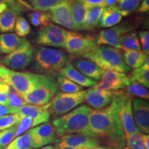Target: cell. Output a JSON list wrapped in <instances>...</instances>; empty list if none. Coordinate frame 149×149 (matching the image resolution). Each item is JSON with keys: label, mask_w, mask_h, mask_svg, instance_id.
<instances>
[{"label": "cell", "mask_w": 149, "mask_h": 149, "mask_svg": "<svg viewBox=\"0 0 149 149\" xmlns=\"http://www.w3.org/2000/svg\"><path fill=\"white\" fill-rule=\"evenodd\" d=\"M104 8H105L98 6L87 8L84 22L83 31H93L100 26V19Z\"/></svg>", "instance_id": "obj_24"}, {"label": "cell", "mask_w": 149, "mask_h": 149, "mask_svg": "<svg viewBox=\"0 0 149 149\" xmlns=\"http://www.w3.org/2000/svg\"><path fill=\"white\" fill-rule=\"evenodd\" d=\"M70 62L78 71L93 80L101 79L102 76L105 72L90 59L83 57H74L71 59Z\"/></svg>", "instance_id": "obj_20"}, {"label": "cell", "mask_w": 149, "mask_h": 149, "mask_svg": "<svg viewBox=\"0 0 149 149\" xmlns=\"http://www.w3.org/2000/svg\"><path fill=\"white\" fill-rule=\"evenodd\" d=\"M7 97L8 100V107L11 109L17 110L18 108L26 105V102L24 100L22 97L18 94L13 88H10L8 93H6Z\"/></svg>", "instance_id": "obj_37"}, {"label": "cell", "mask_w": 149, "mask_h": 149, "mask_svg": "<svg viewBox=\"0 0 149 149\" xmlns=\"http://www.w3.org/2000/svg\"><path fill=\"white\" fill-rule=\"evenodd\" d=\"M22 115L19 113L6 115L0 117V131L16 126L21 119Z\"/></svg>", "instance_id": "obj_38"}, {"label": "cell", "mask_w": 149, "mask_h": 149, "mask_svg": "<svg viewBox=\"0 0 149 149\" xmlns=\"http://www.w3.org/2000/svg\"><path fill=\"white\" fill-rule=\"evenodd\" d=\"M86 10L87 7L82 0H73L71 2V15L75 31H83Z\"/></svg>", "instance_id": "obj_25"}, {"label": "cell", "mask_w": 149, "mask_h": 149, "mask_svg": "<svg viewBox=\"0 0 149 149\" xmlns=\"http://www.w3.org/2000/svg\"><path fill=\"white\" fill-rule=\"evenodd\" d=\"M97 46L95 38L89 35H81L73 31L67 32L65 50L71 55L70 59L83 57Z\"/></svg>", "instance_id": "obj_10"}, {"label": "cell", "mask_w": 149, "mask_h": 149, "mask_svg": "<svg viewBox=\"0 0 149 149\" xmlns=\"http://www.w3.org/2000/svg\"><path fill=\"white\" fill-rule=\"evenodd\" d=\"M120 49L140 50L141 46L139 44L137 33L130 32L124 35L119 41Z\"/></svg>", "instance_id": "obj_30"}, {"label": "cell", "mask_w": 149, "mask_h": 149, "mask_svg": "<svg viewBox=\"0 0 149 149\" xmlns=\"http://www.w3.org/2000/svg\"><path fill=\"white\" fill-rule=\"evenodd\" d=\"M126 88V91L125 92L131 97H137L140 99L148 100L149 93L148 89L137 81H130Z\"/></svg>", "instance_id": "obj_32"}, {"label": "cell", "mask_w": 149, "mask_h": 149, "mask_svg": "<svg viewBox=\"0 0 149 149\" xmlns=\"http://www.w3.org/2000/svg\"><path fill=\"white\" fill-rule=\"evenodd\" d=\"M31 69L37 74L55 77L70 61V57L61 49L39 46L34 49ZM31 61V62H32Z\"/></svg>", "instance_id": "obj_3"}, {"label": "cell", "mask_w": 149, "mask_h": 149, "mask_svg": "<svg viewBox=\"0 0 149 149\" xmlns=\"http://www.w3.org/2000/svg\"><path fill=\"white\" fill-rule=\"evenodd\" d=\"M83 57L88 58L103 70L128 73L130 68L126 66L122 52L119 48L107 45H100L95 47Z\"/></svg>", "instance_id": "obj_4"}, {"label": "cell", "mask_w": 149, "mask_h": 149, "mask_svg": "<svg viewBox=\"0 0 149 149\" xmlns=\"http://www.w3.org/2000/svg\"><path fill=\"white\" fill-rule=\"evenodd\" d=\"M139 38L142 48L143 53L146 56L149 55V33L144 31L139 33Z\"/></svg>", "instance_id": "obj_42"}, {"label": "cell", "mask_w": 149, "mask_h": 149, "mask_svg": "<svg viewBox=\"0 0 149 149\" xmlns=\"http://www.w3.org/2000/svg\"><path fill=\"white\" fill-rule=\"evenodd\" d=\"M89 137L97 139L113 149L126 146V137L115 103L91 111L88 120Z\"/></svg>", "instance_id": "obj_1"}, {"label": "cell", "mask_w": 149, "mask_h": 149, "mask_svg": "<svg viewBox=\"0 0 149 149\" xmlns=\"http://www.w3.org/2000/svg\"><path fill=\"white\" fill-rule=\"evenodd\" d=\"M56 82L62 93H72L83 91V87L76 84L67 78L57 74L56 76Z\"/></svg>", "instance_id": "obj_31"}, {"label": "cell", "mask_w": 149, "mask_h": 149, "mask_svg": "<svg viewBox=\"0 0 149 149\" xmlns=\"http://www.w3.org/2000/svg\"><path fill=\"white\" fill-rule=\"evenodd\" d=\"M138 26L135 22L126 21L100 31L95 38L97 45H107L120 49L119 41L123 35L133 31Z\"/></svg>", "instance_id": "obj_11"}, {"label": "cell", "mask_w": 149, "mask_h": 149, "mask_svg": "<svg viewBox=\"0 0 149 149\" xmlns=\"http://www.w3.org/2000/svg\"><path fill=\"white\" fill-rule=\"evenodd\" d=\"M31 144V138L29 131L15 138L5 149H26L30 148Z\"/></svg>", "instance_id": "obj_34"}, {"label": "cell", "mask_w": 149, "mask_h": 149, "mask_svg": "<svg viewBox=\"0 0 149 149\" xmlns=\"http://www.w3.org/2000/svg\"><path fill=\"white\" fill-rule=\"evenodd\" d=\"M30 22L35 27L45 26L51 22L49 15L48 13L35 11L27 15Z\"/></svg>", "instance_id": "obj_33"}, {"label": "cell", "mask_w": 149, "mask_h": 149, "mask_svg": "<svg viewBox=\"0 0 149 149\" xmlns=\"http://www.w3.org/2000/svg\"><path fill=\"white\" fill-rule=\"evenodd\" d=\"M15 31L17 36L24 37L29 35L31 31V28L29 22L24 17L20 15L17 17L15 21Z\"/></svg>", "instance_id": "obj_36"}, {"label": "cell", "mask_w": 149, "mask_h": 149, "mask_svg": "<svg viewBox=\"0 0 149 149\" xmlns=\"http://www.w3.org/2000/svg\"><path fill=\"white\" fill-rule=\"evenodd\" d=\"M51 21L67 29L75 31L71 15V2L69 0H61L58 4L48 12Z\"/></svg>", "instance_id": "obj_14"}, {"label": "cell", "mask_w": 149, "mask_h": 149, "mask_svg": "<svg viewBox=\"0 0 149 149\" xmlns=\"http://www.w3.org/2000/svg\"><path fill=\"white\" fill-rule=\"evenodd\" d=\"M142 140H143V143H144L146 149H149V144H148L149 143V136H148V135L143 134Z\"/></svg>", "instance_id": "obj_48"}, {"label": "cell", "mask_w": 149, "mask_h": 149, "mask_svg": "<svg viewBox=\"0 0 149 149\" xmlns=\"http://www.w3.org/2000/svg\"><path fill=\"white\" fill-rule=\"evenodd\" d=\"M132 97L125 91L121 90L113 102L115 103L119 119L125 134L126 138L139 132L134 122L132 110Z\"/></svg>", "instance_id": "obj_8"}, {"label": "cell", "mask_w": 149, "mask_h": 149, "mask_svg": "<svg viewBox=\"0 0 149 149\" xmlns=\"http://www.w3.org/2000/svg\"><path fill=\"white\" fill-rule=\"evenodd\" d=\"M136 10L139 13H148L149 10V0H143Z\"/></svg>", "instance_id": "obj_45"}, {"label": "cell", "mask_w": 149, "mask_h": 149, "mask_svg": "<svg viewBox=\"0 0 149 149\" xmlns=\"http://www.w3.org/2000/svg\"><path fill=\"white\" fill-rule=\"evenodd\" d=\"M29 9L32 10L27 3L22 0H17L14 5L0 15V33H7L13 31L17 17L20 16L23 11Z\"/></svg>", "instance_id": "obj_15"}, {"label": "cell", "mask_w": 149, "mask_h": 149, "mask_svg": "<svg viewBox=\"0 0 149 149\" xmlns=\"http://www.w3.org/2000/svg\"><path fill=\"white\" fill-rule=\"evenodd\" d=\"M39 74L11 70L0 65V82L8 85L22 97L31 90Z\"/></svg>", "instance_id": "obj_6"}, {"label": "cell", "mask_w": 149, "mask_h": 149, "mask_svg": "<svg viewBox=\"0 0 149 149\" xmlns=\"http://www.w3.org/2000/svg\"><path fill=\"white\" fill-rule=\"evenodd\" d=\"M69 1H70V2H72V1H73V0H69Z\"/></svg>", "instance_id": "obj_56"}, {"label": "cell", "mask_w": 149, "mask_h": 149, "mask_svg": "<svg viewBox=\"0 0 149 149\" xmlns=\"http://www.w3.org/2000/svg\"><path fill=\"white\" fill-rule=\"evenodd\" d=\"M26 38L20 37L15 33L0 35V53L9 54L19 47Z\"/></svg>", "instance_id": "obj_23"}, {"label": "cell", "mask_w": 149, "mask_h": 149, "mask_svg": "<svg viewBox=\"0 0 149 149\" xmlns=\"http://www.w3.org/2000/svg\"><path fill=\"white\" fill-rule=\"evenodd\" d=\"M120 91H99L93 86L86 91L85 102L93 109H104L108 107L118 95Z\"/></svg>", "instance_id": "obj_18"}, {"label": "cell", "mask_w": 149, "mask_h": 149, "mask_svg": "<svg viewBox=\"0 0 149 149\" xmlns=\"http://www.w3.org/2000/svg\"><path fill=\"white\" fill-rule=\"evenodd\" d=\"M93 149H113V148H112L111 146H108V145L102 144L101 145H100V146L95 147V148H93Z\"/></svg>", "instance_id": "obj_52"}, {"label": "cell", "mask_w": 149, "mask_h": 149, "mask_svg": "<svg viewBox=\"0 0 149 149\" xmlns=\"http://www.w3.org/2000/svg\"><path fill=\"white\" fill-rule=\"evenodd\" d=\"M61 0H29L32 10L40 12L49 11L58 4Z\"/></svg>", "instance_id": "obj_35"}, {"label": "cell", "mask_w": 149, "mask_h": 149, "mask_svg": "<svg viewBox=\"0 0 149 149\" xmlns=\"http://www.w3.org/2000/svg\"><path fill=\"white\" fill-rule=\"evenodd\" d=\"M0 104L3 106H8V100L5 93L0 91Z\"/></svg>", "instance_id": "obj_47"}, {"label": "cell", "mask_w": 149, "mask_h": 149, "mask_svg": "<svg viewBox=\"0 0 149 149\" xmlns=\"http://www.w3.org/2000/svg\"><path fill=\"white\" fill-rule=\"evenodd\" d=\"M26 149H33V148H31V147H30V148H26Z\"/></svg>", "instance_id": "obj_55"}, {"label": "cell", "mask_w": 149, "mask_h": 149, "mask_svg": "<svg viewBox=\"0 0 149 149\" xmlns=\"http://www.w3.org/2000/svg\"><path fill=\"white\" fill-rule=\"evenodd\" d=\"M32 148H39L55 143L58 139L50 122H46L29 130Z\"/></svg>", "instance_id": "obj_13"}, {"label": "cell", "mask_w": 149, "mask_h": 149, "mask_svg": "<svg viewBox=\"0 0 149 149\" xmlns=\"http://www.w3.org/2000/svg\"><path fill=\"white\" fill-rule=\"evenodd\" d=\"M102 81L93 86L99 91H118L129 84L128 77L125 73L107 70L102 76Z\"/></svg>", "instance_id": "obj_16"}, {"label": "cell", "mask_w": 149, "mask_h": 149, "mask_svg": "<svg viewBox=\"0 0 149 149\" xmlns=\"http://www.w3.org/2000/svg\"><path fill=\"white\" fill-rule=\"evenodd\" d=\"M122 21V16L119 13L114 6H113L104 8L100 19V26L104 29L111 28L120 24Z\"/></svg>", "instance_id": "obj_27"}, {"label": "cell", "mask_w": 149, "mask_h": 149, "mask_svg": "<svg viewBox=\"0 0 149 149\" xmlns=\"http://www.w3.org/2000/svg\"><path fill=\"white\" fill-rule=\"evenodd\" d=\"M17 0H0V3H6L9 6H12L15 3Z\"/></svg>", "instance_id": "obj_49"}, {"label": "cell", "mask_w": 149, "mask_h": 149, "mask_svg": "<svg viewBox=\"0 0 149 149\" xmlns=\"http://www.w3.org/2000/svg\"><path fill=\"white\" fill-rule=\"evenodd\" d=\"M16 126L0 131V148H6L15 138Z\"/></svg>", "instance_id": "obj_39"}, {"label": "cell", "mask_w": 149, "mask_h": 149, "mask_svg": "<svg viewBox=\"0 0 149 149\" xmlns=\"http://www.w3.org/2000/svg\"><path fill=\"white\" fill-rule=\"evenodd\" d=\"M143 133L140 132L134 133L126 138L127 146L130 149H146L142 140Z\"/></svg>", "instance_id": "obj_41"}, {"label": "cell", "mask_w": 149, "mask_h": 149, "mask_svg": "<svg viewBox=\"0 0 149 149\" xmlns=\"http://www.w3.org/2000/svg\"><path fill=\"white\" fill-rule=\"evenodd\" d=\"M87 8L88 7L98 6L102 8H105V0H82Z\"/></svg>", "instance_id": "obj_43"}, {"label": "cell", "mask_w": 149, "mask_h": 149, "mask_svg": "<svg viewBox=\"0 0 149 149\" xmlns=\"http://www.w3.org/2000/svg\"><path fill=\"white\" fill-rule=\"evenodd\" d=\"M67 32L63 28L50 23L40 29L35 42L41 46L64 48Z\"/></svg>", "instance_id": "obj_12"}, {"label": "cell", "mask_w": 149, "mask_h": 149, "mask_svg": "<svg viewBox=\"0 0 149 149\" xmlns=\"http://www.w3.org/2000/svg\"><path fill=\"white\" fill-rule=\"evenodd\" d=\"M123 149H130V148H128V146H125V147H124V148H123Z\"/></svg>", "instance_id": "obj_54"}, {"label": "cell", "mask_w": 149, "mask_h": 149, "mask_svg": "<svg viewBox=\"0 0 149 149\" xmlns=\"http://www.w3.org/2000/svg\"><path fill=\"white\" fill-rule=\"evenodd\" d=\"M58 86L55 77L39 74L34 86L22 96V98L27 104L46 105L55 95Z\"/></svg>", "instance_id": "obj_5"}, {"label": "cell", "mask_w": 149, "mask_h": 149, "mask_svg": "<svg viewBox=\"0 0 149 149\" xmlns=\"http://www.w3.org/2000/svg\"><path fill=\"white\" fill-rule=\"evenodd\" d=\"M57 141L68 146L89 149H93L95 147L100 146L102 143L97 139L93 138L81 134H72V135L62 136Z\"/></svg>", "instance_id": "obj_21"}, {"label": "cell", "mask_w": 149, "mask_h": 149, "mask_svg": "<svg viewBox=\"0 0 149 149\" xmlns=\"http://www.w3.org/2000/svg\"><path fill=\"white\" fill-rule=\"evenodd\" d=\"M129 82L137 81L145 88H149V57H146V60L141 66L135 68L128 77Z\"/></svg>", "instance_id": "obj_28"}, {"label": "cell", "mask_w": 149, "mask_h": 149, "mask_svg": "<svg viewBox=\"0 0 149 149\" xmlns=\"http://www.w3.org/2000/svg\"><path fill=\"white\" fill-rule=\"evenodd\" d=\"M86 91L72 93L59 92L56 93L48 107L51 115L55 117L66 114L74 108L85 102Z\"/></svg>", "instance_id": "obj_7"}, {"label": "cell", "mask_w": 149, "mask_h": 149, "mask_svg": "<svg viewBox=\"0 0 149 149\" xmlns=\"http://www.w3.org/2000/svg\"><path fill=\"white\" fill-rule=\"evenodd\" d=\"M9 7L10 6L6 3H0V15L4 13L6 10H8Z\"/></svg>", "instance_id": "obj_50"}, {"label": "cell", "mask_w": 149, "mask_h": 149, "mask_svg": "<svg viewBox=\"0 0 149 149\" xmlns=\"http://www.w3.org/2000/svg\"><path fill=\"white\" fill-rule=\"evenodd\" d=\"M31 128H34L33 120L31 117L26 116H22L18 124L16 125L15 138L18 136L22 135Z\"/></svg>", "instance_id": "obj_40"}, {"label": "cell", "mask_w": 149, "mask_h": 149, "mask_svg": "<svg viewBox=\"0 0 149 149\" xmlns=\"http://www.w3.org/2000/svg\"><path fill=\"white\" fill-rule=\"evenodd\" d=\"M117 0H105V3H106V6L110 7V6H113L116 3Z\"/></svg>", "instance_id": "obj_51"}, {"label": "cell", "mask_w": 149, "mask_h": 149, "mask_svg": "<svg viewBox=\"0 0 149 149\" xmlns=\"http://www.w3.org/2000/svg\"><path fill=\"white\" fill-rule=\"evenodd\" d=\"M132 110L134 122L139 132L149 133V104L146 100L135 98L132 100Z\"/></svg>", "instance_id": "obj_17"}, {"label": "cell", "mask_w": 149, "mask_h": 149, "mask_svg": "<svg viewBox=\"0 0 149 149\" xmlns=\"http://www.w3.org/2000/svg\"><path fill=\"white\" fill-rule=\"evenodd\" d=\"M40 149H55V147L52 146V145H47V146H43Z\"/></svg>", "instance_id": "obj_53"}, {"label": "cell", "mask_w": 149, "mask_h": 149, "mask_svg": "<svg viewBox=\"0 0 149 149\" xmlns=\"http://www.w3.org/2000/svg\"><path fill=\"white\" fill-rule=\"evenodd\" d=\"M0 149H2V148H0Z\"/></svg>", "instance_id": "obj_57"}, {"label": "cell", "mask_w": 149, "mask_h": 149, "mask_svg": "<svg viewBox=\"0 0 149 149\" xmlns=\"http://www.w3.org/2000/svg\"><path fill=\"white\" fill-rule=\"evenodd\" d=\"M17 110L11 109V108L7 107V106H3L0 104V117L4 116L7 114H13L17 113Z\"/></svg>", "instance_id": "obj_44"}, {"label": "cell", "mask_w": 149, "mask_h": 149, "mask_svg": "<svg viewBox=\"0 0 149 149\" xmlns=\"http://www.w3.org/2000/svg\"><path fill=\"white\" fill-rule=\"evenodd\" d=\"M55 149H89L86 148H75V147L68 146L66 145H64L62 143L59 142V141H56L55 142Z\"/></svg>", "instance_id": "obj_46"}, {"label": "cell", "mask_w": 149, "mask_h": 149, "mask_svg": "<svg viewBox=\"0 0 149 149\" xmlns=\"http://www.w3.org/2000/svg\"><path fill=\"white\" fill-rule=\"evenodd\" d=\"M17 113L22 116L31 117L33 120L34 127L48 122L51 117V113L48 109V104L43 106L26 104L18 108Z\"/></svg>", "instance_id": "obj_19"}, {"label": "cell", "mask_w": 149, "mask_h": 149, "mask_svg": "<svg viewBox=\"0 0 149 149\" xmlns=\"http://www.w3.org/2000/svg\"><path fill=\"white\" fill-rule=\"evenodd\" d=\"M58 74L67 78L81 87H91L97 84L95 80L86 77L74 68L69 62L59 71Z\"/></svg>", "instance_id": "obj_22"}, {"label": "cell", "mask_w": 149, "mask_h": 149, "mask_svg": "<svg viewBox=\"0 0 149 149\" xmlns=\"http://www.w3.org/2000/svg\"><path fill=\"white\" fill-rule=\"evenodd\" d=\"M34 48L26 39L21 46L12 53L0 57V65L15 70H24L32 61Z\"/></svg>", "instance_id": "obj_9"}, {"label": "cell", "mask_w": 149, "mask_h": 149, "mask_svg": "<svg viewBox=\"0 0 149 149\" xmlns=\"http://www.w3.org/2000/svg\"><path fill=\"white\" fill-rule=\"evenodd\" d=\"M123 60L128 68L133 69L141 66L146 60V56L141 50L123 49Z\"/></svg>", "instance_id": "obj_26"}, {"label": "cell", "mask_w": 149, "mask_h": 149, "mask_svg": "<svg viewBox=\"0 0 149 149\" xmlns=\"http://www.w3.org/2000/svg\"><path fill=\"white\" fill-rule=\"evenodd\" d=\"M142 0H117L115 8L122 17L128 16L133 13Z\"/></svg>", "instance_id": "obj_29"}, {"label": "cell", "mask_w": 149, "mask_h": 149, "mask_svg": "<svg viewBox=\"0 0 149 149\" xmlns=\"http://www.w3.org/2000/svg\"><path fill=\"white\" fill-rule=\"evenodd\" d=\"M93 110L88 106H79L66 114L55 117L52 126L57 137L81 134L89 137L88 120Z\"/></svg>", "instance_id": "obj_2"}]
</instances>
